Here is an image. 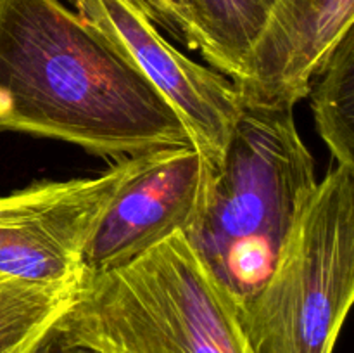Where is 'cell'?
<instances>
[{
    "label": "cell",
    "mask_w": 354,
    "mask_h": 353,
    "mask_svg": "<svg viewBox=\"0 0 354 353\" xmlns=\"http://www.w3.org/2000/svg\"><path fill=\"white\" fill-rule=\"evenodd\" d=\"M0 132L114 161L194 145L165 96L61 0H0Z\"/></svg>",
    "instance_id": "obj_1"
},
{
    "label": "cell",
    "mask_w": 354,
    "mask_h": 353,
    "mask_svg": "<svg viewBox=\"0 0 354 353\" xmlns=\"http://www.w3.org/2000/svg\"><path fill=\"white\" fill-rule=\"evenodd\" d=\"M317 183L292 107L242 102L199 215L183 232L235 307L273 272Z\"/></svg>",
    "instance_id": "obj_2"
},
{
    "label": "cell",
    "mask_w": 354,
    "mask_h": 353,
    "mask_svg": "<svg viewBox=\"0 0 354 353\" xmlns=\"http://www.w3.org/2000/svg\"><path fill=\"white\" fill-rule=\"evenodd\" d=\"M54 325L99 353H251L234 301L183 232L123 266L85 270Z\"/></svg>",
    "instance_id": "obj_3"
},
{
    "label": "cell",
    "mask_w": 354,
    "mask_h": 353,
    "mask_svg": "<svg viewBox=\"0 0 354 353\" xmlns=\"http://www.w3.org/2000/svg\"><path fill=\"white\" fill-rule=\"evenodd\" d=\"M354 298V166L317 183L275 269L235 307L251 353H332Z\"/></svg>",
    "instance_id": "obj_4"
},
{
    "label": "cell",
    "mask_w": 354,
    "mask_h": 353,
    "mask_svg": "<svg viewBox=\"0 0 354 353\" xmlns=\"http://www.w3.org/2000/svg\"><path fill=\"white\" fill-rule=\"evenodd\" d=\"M151 156L120 159L97 176L41 180L0 196V272L40 284L82 282L100 218Z\"/></svg>",
    "instance_id": "obj_5"
},
{
    "label": "cell",
    "mask_w": 354,
    "mask_h": 353,
    "mask_svg": "<svg viewBox=\"0 0 354 353\" xmlns=\"http://www.w3.org/2000/svg\"><path fill=\"white\" fill-rule=\"evenodd\" d=\"M68 2L165 96L213 175L242 113L234 82L175 48L131 0Z\"/></svg>",
    "instance_id": "obj_6"
},
{
    "label": "cell",
    "mask_w": 354,
    "mask_h": 353,
    "mask_svg": "<svg viewBox=\"0 0 354 353\" xmlns=\"http://www.w3.org/2000/svg\"><path fill=\"white\" fill-rule=\"evenodd\" d=\"M209 176V166L194 145L152 152L100 218L86 246V272L127 265L176 232L189 230Z\"/></svg>",
    "instance_id": "obj_7"
},
{
    "label": "cell",
    "mask_w": 354,
    "mask_h": 353,
    "mask_svg": "<svg viewBox=\"0 0 354 353\" xmlns=\"http://www.w3.org/2000/svg\"><path fill=\"white\" fill-rule=\"evenodd\" d=\"M353 24L354 0H277L234 83L242 102L296 106Z\"/></svg>",
    "instance_id": "obj_8"
},
{
    "label": "cell",
    "mask_w": 354,
    "mask_h": 353,
    "mask_svg": "<svg viewBox=\"0 0 354 353\" xmlns=\"http://www.w3.org/2000/svg\"><path fill=\"white\" fill-rule=\"evenodd\" d=\"M277 0H192L197 51L209 68L239 82Z\"/></svg>",
    "instance_id": "obj_9"
},
{
    "label": "cell",
    "mask_w": 354,
    "mask_h": 353,
    "mask_svg": "<svg viewBox=\"0 0 354 353\" xmlns=\"http://www.w3.org/2000/svg\"><path fill=\"white\" fill-rule=\"evenodd\" d=\"M311 87V107L318 135L337 165L354 166V35L341 44Z\"/></svg>",
    "instance_id": "obj_10"
},
{
    "label": "cell",
    "mask_w": 354,
    "mask_h": 353,
    "mask_svg": "<svg viewBox=\"0 0 354 353\" xmlns=\"http://www.w3.org/2000/svg\"><path fill=\"white\" fill-rule=\"evenodd\" d=\"M78 284H40L0 272V353L26 352L68 308Z\"/></svg>",
    "instance_id": "obj_11"
},
{
    "label": "cell",
    "mask_w": 354,
    "mask_h": 353,
    "mask_svg": "<svg viewBox=\"0 0 354 353\" xmlns=\"http://www.w3.org/2000/svg\"><path fill=\"white\" fill-rule=\"evenodd\" d=\"M158 30H165L189 48L197 51V28L192 0H131Z\"/></svg>",
    "instance_id": "obj_12"
},
{
    "label": "cell",
    "mask_w": 354,
    "mask_h": 353,
    "mask_svg": "<svg viewBox=\"0 0 354 353\" xmlns=\"http://www.w3.org/2000/svg\"><path fill=\"white\" fill-rule=\"evenodd\" d=\"M24 353H73V346L64 341L61 331L52 324L28 346Z\"/></svg>",
    "instance_id": "obj_13"
},
{
    "label": "cell",
    "mask_w": 354,
    "mask_h": 353,
    "mask_svg": "<svg viewBox=\"0 0 354 353\" xmlns=\"http://www.w3.org/2000/svg\"><path fill=\"white\" fill-rule=\"evenodd\" d=\"M73 353H99V352H93V350H88V348H80V346H73Z\"/></svg>",
    "instance_id": "obj_14"
}]
</instances>
